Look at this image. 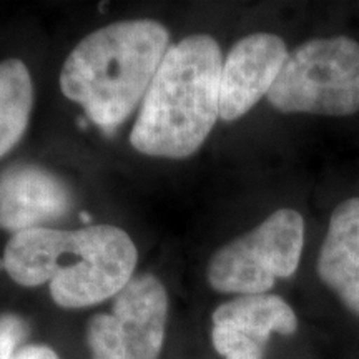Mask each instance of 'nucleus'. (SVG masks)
I'll return each mask as SVG.
<instances>
[{"mask_svg":"<svg viewBox=\"0 0 359 359\" xmlns=\"http://www.w3.org/2000/svg\"><path fill=\"white\" fill-rule=\"evenodd\" d=\"M133 240L114 224H92L75 231L34 228L15 233L4 250L2 266L17 285L48 283L60 308L79 309L115 298L137 268Z\"/></svg>","mask_w":359,"mask_h":359,"instance_id":"nucleus-1","label":"nucleus"},{"mask_svg":"<svg viewBox=\"0 0 359 359\" xmlns=\"http://www.w3.org/2000/svg\"><path fill=\"white\" fill-rule=\"evenodd\" d=\"M170 47V32L156 20L102 27L69 53L60 72L62 93L98 128L114 133L143 102Z\"/></svg>","mask_w":359,"mask_h":359,"instance_id":"nucleus-2","label":"nucleus"},{"mask_svg":"<svg viewBox=\"0 0 359 359\" xmlns=\"http://www.w3.org/2000/svg\"><path fill=\"white\" fill-rule=\"evenodd\" d=\"M222 67L212 35L193 34L172 45L130 133L135 150L170 160L196 154L219 118Z\"/></svg>","mask_w":359,"mask_h":359,"instance_id":"nucleus-3","label":"nucleus"},{"mask_svg":"<svg viewBox=\"0 0 359 359\" xmlns=\"http://www.w3.org/2000/svg\"><path fill=\"white\" fill-rule=\"evenodd\" d=\"M266 97L283 114H358L359 42L334 35L302 43L288 53Z\"/></svg>","mask_w":359,"mask_h":359,"instance_id":"nucleus-4","label":"nucleus"},{"mask_svg":"<svg viewBox=\"0 0 359 359\" xmlns=\"http://www.w3.org/2000/svg\"><path fill=\"white\" fill-rule=\"evenodd\" d=\"M303 246V217L296 210L280 208L257 228L215 251L206 280L218 293L264 294L276 280L294 275Z\"/></svg>","mask_w":359,"mask_h":359,"instance_id":"nucleus-5","label":"nucleus"},{"mask_svg":"<svg viewBox=\"0 0 359 359\" xmlns=\"http://www.w3.org/2000/svg\"><path fill=\"white\" fill-rule=\"evenodd\" d=\"M288 47L275 34H250L233 45L223 60L219 79V118L245 116L275 85Z\"/></svg>","mask_w":359,"mask_h":359,"instance_id":"nucleus-6","label":"nucleus"},{"mask_svg":"<svg viewBox=\"0 0 359 359\" xmlns=\"http://www.w3.org/2000/svg\"><path fill=\"white\" fill-rule=\"evenodd\" d=\"M74 196L67 183L40 165H12L0 172V230L12 235L64 218Z\"/></svg>","mask_w":359,"mask_h":359,"instance_id":"nucleus-7","label":"nucleus"},{"mask_svg":"<svg viewBox=\"0 0 359 359\" xmlns=\"http://www.w3.org/2000/svg\"><path fill=\"white\" fill-rule=\"evenodd\" d=\"M118 333L132 359H158L168 320V294L158 278H132L114 298Z\"/></svg>","mask_w":359,"mask_h":359,"instance_id":"nucleus-8","label":"nucleus"},{"mask_svg":"<svg viewBox=\"0 0 359 359\" xmlns=\"http://www.w3.org/2000/svg\"><path fill=\"white\" fill-rule=\"evenodd\" d=\"M316 269L339 302L359 316V198L341 201L331 213Z\"/></svg>","mask_w":359,"mask_h":359,"instance_id":"nucleus-9","label":"nucleus"},{"mask_svg":"<svg viewBox=\"0 0 359 359\" xmlns=\"http://www.w3.org/2000/svg\"><path fill=\"white\" fill-rule=\"evenodd\" d=\"M213 325L230 326L266 346L273 333L291 336L298 331V316L281 296L243 294L219 304L213 311Z\"/></svg>","mask_w":359,"mask_h":359,"instance_id":"nucleus-10","label":"nucleus"},{"mask_svg":"<svg viewBox=\"0 0 359 359\" xmlns=\"http://www.w3.org/2000/svg\"><path fill=\"white\" fill-rule=\"evenodd\" d=\"M34 109V83L19 58L0 62V158L24 137Z\"/></svg>","mask_w":359,"mask_h":359,"instance_id":"nucleus-11","label":"nucleus"},{"mask_svg":"<svg viewBox=\"0 0 359 359\" xmlns=\"http://www.w3.org/2000/svg\"><path fill=\"white\" fill-rule=\"evenodd\" d=\"M87 341L93 359H132L111 313L97 314L90 320Z\"/></svg>","mask_w":359,"mask_h":359,"instance_id":"nucleus-12","label":"nucleus"},{"mask_svg":"<svg viewBox=\"0 0 359 359\" xmlns=\"http://www.w3.org/2000/svg\"><path fill=\"white\" fill-rule=\"evenodd\" d=\"M212 343L224 359H263L264 346L224 325H213Z\"/></svg>","mask_w":359,"mask_h":359,"instance_id":"nucleus-13","label":"nucleus"},{"mask_svg":"<svg viewBox=\"0 0 359 359\" xmlns=\"http://www.w3.org/2000/svg\"><path fill=\"white\" fill-rule=\"evenodd\" d=\"M29 323L19 314H0V359H13L17 351L24 348L22 344L29 338Z\"/></svg>","mask_w":359,"mask_h":359,"instance_id":"nucleus-14","label":"nucleus"},{"mask_svg":"<svg viewBox=\"0 0 359 359\" xmlns=\"http://www.w3.org/2000/svg\"><path fill=\"white\" fill-rule=\"evenodd\" d=\"M13 359H60L52 348L45 344H27L17 351Z\"/></svg>","mask_w":359,"mask_h":359,"instance_id":"nucleus-15","label":"nucleus"}]
</instances>
